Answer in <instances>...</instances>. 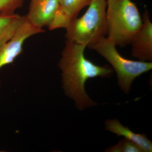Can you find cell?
I'll list each match as a JSON object with an SVG mask.
<instances>
[{"mask_svg":"<svg viewBox=\"0 0 152 152\" xmlns=\"http://www.w3.org/2000/svg\"><path fill=\"white\" fill-rule=\"evenodd\" d=\"M84 45L66 41L58 66L62 71V83L65 93L74 101L80 110L96 105L85 90L88 79L97 77H109L113 70L108 65H96L85 56L86 48Z\"/></svg>","mask_w":152,"mask_h":152,"instance_id":"6da1fadb","label":"cell"},{"mask_svg":"<svg viewBox=\"0 0 152 152\" xmlns=\"http://www.w3.org/2000/svg\"><path fill=\"white\" fill-rule=\"evenodd\" d=\"M107 37L116 46L130 44L142 25V18L132 0H107Z\"/></svg>","mask_w":152,"mask_h":152,"instance_id":"7a4b0ae2","label":"cell"},{"mask_svg":"<svg viewBox=\"0 0 152 152\" xmlns=\"http://www.w3.org/2000/svg\"><path fill=\"white\" fill-rule=\"evenodd\" d=\"M107 4V0H92L83 16L68 23L65 28L66 41L90 48L105 37Z\"/></svg>","mask_w":152,"mask_h":152,"instance_id":"3957f363","label":"cell"},{"mask_svg":"<svg viewBox=\"0 0 152 152\" xmlns=\"http://www.w3.org/2000/svg\"><path fill=\"white\" fill-rule=\"evenodd\" d=\"M116 47L113 41L105 37L89 48L97 52L111 65L116 73L120 88L125 94H129L133 81L151 70L152 63L126 58L120 54Z\"/></svg>","mask_w":152,"mask_h":152,"instance_id":"277c9868","label":"cell"},{"mask_svg":"<svg viewBox=\"0 0 152 152\" xmlns=\"http://www.w3.org/2000/svg\"><path fill=\"white\" fill-rule=\"evenodd\" d=\"M44 32L42 28L33 25L26 16L23 17L13 37L10 40L0 46V69L4 66L13 62L21 53L26 40L31 36Z\"/></svg>","mask_w":152,"mask_h":152,"instance_id":"5b68a950","label":"cell"},{"mask_svg":"<svg viewBox=\"0 0 152 152\" xmlns=\"http://www.w3.org/2000/svg\"><path fill=\"white\" fill-rule=\"evenodd\" d=\"M60 12L58 0H31L26 17L37 27L46 26L51 30Z\"/></svg>","mask_w":152,"mask_h":152,"instance_id":"8992f818","label":"cell"},{"mask_svg":"<svg viewBox=\"0 0 152 152\" xmlns=\"http://www.w3.org/2000/svg\"><path fill=\"white\" fill-rule=\"evenodd\" d=\"M142 25L131 42L132 56L139 61L152 60V23L148 12L146 10L142 17Z\"/></svg>","mask_w":152,"mask_h":152,"instance_id":"52a82bcc","label":"cell"},{"mask_svg":"<svg viewBox=\"0 0 152 152\" xmlns=\"http://www.w3.org/2000/svg\"><path fill=\"white\" fill-rule=\"evenodd\" d=\"M104 124L106 130L115 134L118 137H124L140 147L143 152L152 151V142L145 134L134 133L128 127L123 126L117 119L107 120Z\"/></svg>","mask_w":152,"mask_h":152,"instance_id":"ba28073f","label":"cell"},{"mask_svg":"<svg viewBox=\"0 0 152 152\" xmlns=\"http://www.w3.org/2000/svg\"><path fill=\"white\" fill-rule=\"evenodd\" d=\"M23 17L15 12L0 13V46L13 37Z\"/></svg>","mask_w":152,"mask_h":152,"instance_id":"9c48e42d","label":"cell"},{"mask_svg":"<svg viewBox=\"0 0 152 152\" xmlns=\"http://www.w3.org/2000/svg\"><path fill=\"white\" fill-rule=\"evenodd\" d=\"M92 0H58L61 11L68 24Z\"/></svg>","mask_w":152,"mask_h":152,"instance_id":"30bf717a","label":"cell"},{"mask_svg":"<svg viewBox=\"0 0 152 152\" xmlns=\"http://www.w3.org/2000/svg\"><path fill=\"white\" fill-rule=\"evenodd\" d=\"M105 152H143L135 144L125 138L120 141L116 145L107 148Z\"/></svg>","mask_w":152,"mask_h":152,"instance_id":"8fae6325","label":"cell"},{"mask_svg":"<svg viewBox=\"0 0 152 152\" xmlns=\"http://www.w3.org/2000/svg\"><path fill=\"white\" fill-rule=\"evenodd\" d=\"M24 0H0V13H14L23 6Z\"/></svg>","mask_w":152,"mask_h":152,"instance_id":"7c38bea8","label":"cell"}]
</instances>
